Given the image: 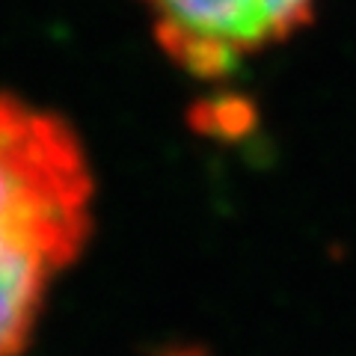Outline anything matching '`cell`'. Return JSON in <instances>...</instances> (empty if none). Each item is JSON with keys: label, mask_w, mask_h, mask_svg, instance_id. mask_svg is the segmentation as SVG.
<instances>
[{"label": "cell", "mask_w": 356, "mask_h": 356, "mask_svg": "<svg viewBox=\"0 0 356 356\" xmlns=\"http://www.w3.org/2000/svg\"><path fill=\"white\" fill-rule=\"evenodd\" d=\"M161 51L199 81H226L243 60L315 21L318 0H140Z\"/></svg>", "instance_id": "obj_2"}, {"label": "cell", "mask_w": 356, "mask_h": 356, "mask_svg": "<svg viewBox=\"0 0 356 356\" xmlns=\"http://www.w3.org/2000/svg\"><path fill=\"white\" fill-rule=\"evenodd\" d=\"M95 235L92 163L65 116L0 92V356H24Z\"/></svg>", "instance_id": "obj_1"}, {"label": "cell", "mask_w": 356, "mask_h": 356, "mask_svg": "<svg viewBox=\"0 0 356 356\" xmlns=\"http://www.w3.org/2000/svg\"><path fill=\"white\" fill-rule=\"evenodd\" d=\"M154 356H211V350H205L202 344H170V348H161Z\"/></svg>", "instance_id": "obj_4"}, {"label": "cell", "mask_w": 356, "mask_h": 356, "mask_svg": "<svg viewBox=\"0 0 356 356\" xmlns=\"http://www.w3.org/2000/svg\"><path fill=\"white\" fill-rule=\"evenodd\" d=\"M259 104L243 92H214L187 107V128L214 143H241L259 128Z\"/></svg>", "instance_id": "obj_3"}]
</instances>
